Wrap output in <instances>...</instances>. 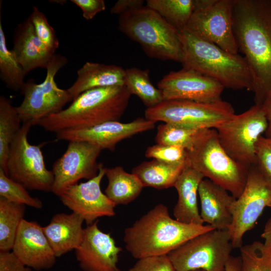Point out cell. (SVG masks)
<instances>
[{
  "instance_id": "1",
  "label": "cell",
  "mask_w": 271,
  "mask_h": 271,
  "mask_svg": "<svg viewBox=\"0 0 271 271\" xmlns=\"http://www.w3.org/2000/svg\"><path fill=\"white\" fill-rule=\"evenodd\" d=\"M233 29L252 78L255 104L271 92V0H233Z\"/></svg>"
},
{
  "instance_id": "2",
  "label": "cell",
  "mask_w": 271,
  "mask_h": 271,
  "mask_svg": "<svg viewBox=\"0 0 271 271\" xmlns=\"http://www.w3.org/2000/svg\"><path fill=\"white\" fill-rule=\"evenodd\" d=\"M208 224L182 223L172 218L168 207L158 204L124 231L126 249L135 258L168 255L182 244L214 229Z\"/></svg>"
},
{
  "instance_id": "3",
  "label": "cell",
  "mask_w": 271,
  "mask_h": 271,
  "mask_svg": "<svg viewBox=\"0 0 271 271\" xmlns=\"http://www.w3.org/2000/svg\"><path fill=\"white\" fill-rule=\"evenodd\" d=\"M132 94L126 86L95 88L80 94L66 108L39 120L45 130L57 132L82 129L109 121H119Z\"/></svg>"
},
{
  "instance_id": "4",
  "label": "cell",
  "mask_w": 271,
  "mask_h": 271,
  "mask_svg": "<svg viewBox=\"0 0 271 271\" xmlns=\"http://www.w3.org/2000/svg\"><path fill=\"white\" fill-rule=\"evenodd\" d=\"M179 33L183 68L198 72L218 81L224 88L252 91V75L244 57L224 51L185 29Z\"/></svg>"
},
{
  "instance_id": "5",
  "label": "cell",
  "mask_w": 271,
  "mask_h": 271,
  "mask_svg": "<svg viewBox=\"0 0 271 271\" xmlns=\"http://www.w3.org/2000/svg\"><path fill=\"white\" fill-rule=\"evenodd\" d=\"M118 28L138 42L150 57L181 63L183 48L179 31L153 10L143 6L120 15Z\"/></svg>"
},
{
  "instance_id": "6",
  "label": "cell",
  "mask_w": 271,
  "mask_h": 271,
  "mask_svg": "<svg viewBox=\"0 0 271 271\" xmlns=\"http://www.w3.org/2000/svg\"><path fill=\"white\" fill-rule=\"evenodd\" d=\"M187 164L236 199L244 188L248 169L234 161L221 145L214 128L201 129L187 150Z\"/></svg>"
},
{
  "instance_id": "7",
  "label": "cell",
  "mask_w": 271,
  "mask_h": 271,
  "mask_svg": "<svg viewBox=\"0 0 271 271\" xmlns=\"http://www.w3.org/2000/svg\"><path fill=\"white\" fill-rule=\"evenodd\" d=\"M235 114L233 106L221 100L200 102L185 100H164L147 108L145 118L193 129H216Z\"/></svg>"
},
{
  "instance_id": "8",
  "label": "cell",
  "mask_w": 271,
  "mask_h": 271,
  "mask_svg": "<svg viewBox=\"0 0 271 271\" xmlns=\"http://www.w3.org/2000/svg\"><path fill=\"white\" fill-rule=\"evenodd\" d=\"M232 249L228 230L214 229L190 239L168 255L176 271H225Z\"/></svg>"
},
{
  "instance_id": "9",
  "label": "cell",
  "mask_w": 271,
  "mask_h": 271,
  "mask_svg": "<svg viewBox=\"0 0 271 271\" xmlns=\"http://www.w3.org/2000/svg\"><path fill=\"white\" fill-rule=\"evenodd\" d=\"M68 62L66 57L55 54L46 68V76L40 83L32 80L25 82L21 92L24 96L17 107L22 123L37 125L39 120L61 111L72 96L67 90L59 88L55 80L57 72Z\"/></svg>"
},
{
  "instance_id": "10",
  "label": "cell",
  "mask_w": 271,
  "mask_h": 271,
  "mask_svg": "<svg viewBox=\"0 0 271 271\" xmlns=\"http://www.w3.org/2000/svg\"><path fill=\"white\" fill-rule=\"evenodd\" d=\"M267 126L261 105L254 104L244 112L235 114L215 129L226 153L236 162L249 169L256 164L255 144Z\"/></svg>"
},
{
  "instance_id": "11",
  "label": "cell",
  "mask_w": 271,
  "mask_h": 271,
  "mask_svg": "<svg viewBox=\"0 0 271 271\" xmlns=\"http://www.w3.org/2000/svg\"><path fill=\"white\" fill-rule=\"evenodd\" d=\"M22 124L10 147L7 175L27 189L52 192L54 175L46 167L41 150L45 143L31 145L28 134L32 125Z\"/></svg>"
},
{
  "instance_id": "12",
  "label": "cell",
  "mask_w": 271,
  "mask_h": 271,
  "mask_svg": "<svg viewBox=\"0 0 271 271\" xmlns=\"http://www.w3.org/2000/svg\"><path fill=\"white\" fill-rule=\"evenodd\" d=\"M233 0H194V10L184 29L224 51L238 54L233 29Z\"/></svg>"
},
{
  "instance_id": "13",
  "label": "cell",
  "mask_w": 271,
  "mask_h": 271,
  "mask_svg": "<svg viewBox=\"0 0 271 271\" xmlns=\"http://www.w3.org/2000/svg\"><path fill=\"white\" fill-rule=\"evenodd\" d=\"M266 207H271V181L254 165L248 169L243 191L233 204L228 230L233 249L242 246L244 234L253 228Z\"/></svg>"
},
{
  "instance_id": "14",
  "label": "cell",
  "mask_w": 271,
  "mask_h": 271,
  "mask_svg": "<svg viewBox=\"0 0 271 271\" xmlns=\"http://www.w3.org/2000/svg\"><path fill=\"white\" fill-rule=\"evenodd\" d=\"M69 142L65 153L52 166V192L59 197L79 180H89L96 177L101 164L97 162L102 151L100 148L85 142Z\"/></svg>"
},
{
  "instance_id": "15",
  "label": "cell",
  "mask_w": 271,
  "mask_h": 271,
  "mask_svg": "<svg viewBox=\"0 0 271 271\" xmlns=\"http://www.w3.org/2000/svg\"><path fill=\"white\" fill-rule=\"evenodd\" d=\"M164 100H185L200 102L220 101L225 88L218 81L196 71L183 68L171 71L158 83Z\"/></svg>"
},
{
  "instance_id": "16",
  "label": "cell",
  "mask_w": 271,
  "mask_h": 271,
  "mask_svg": "<svg viewBox=\"0 0 271 271\" xmlns=\"http://www.w3.org/2000/svg\"><path fill=\"white\" fill-rule=\"evenodd\" d=\"M105 173V168L101 163L96 177L70 186L59 196L63 204L80 215L87 225L92 224L99 217L115 214V204L101 190L100 184Z\"/></svg>"
},
{
  "instance_id": "17",
  "label": "cell",
  "mask_w": 271,
  "mask_h": 271,
  "mask_svg": "<svg viewBox=\"0 0 271 271\" xmlns=\"http://www.w3.org/2000/svg\"><path fill=\"white\" fill-rule=\"evenodd\" d=\"M156 123L146 118L140 117L129 122L109 121L88 128L64 129L56 134L59 140L85 142L102 150L113 152L119 142L153 129Z\"/></svg>"
},
{
  "instance_id": "18",
  "label": "cell",
  "mask_w": 271,
  "mask_h": 271,
  "mask_svg": "<svg viewBox=\"0 0 271 271\" xmlns=\"http://www.w3.org/2000/svg\"><path fill=\"white\" fill-rule=\"evenodd\" d=\"M97 223L84 228L83 240L75 249L79 265L84 271H120L117 262L122 248L110 233L99 228Z\"/></svg>"
},
{
  "instance_id": "19",
  "label": "cell",
  "mask_w": 271,
  "mask_h": 271,
  "mask_svg": "<svg viewBox=\"0 0 271 271\" xmlns=\"http://www.w3.org/2000/svg\"><path fill=\"white\" fill-rule=\"evenodd\" d=\"M12 251L26 265L36 270L50 269L56 262L43 227L35 221L22 220Z\"/></svg>"
},
{
  "instance_id": "20",
  "label": "cell",
  "mask_w": 271,
  "mask_h": 271,
  "mask_svg": "<svg viewBox=\"0 0 271 271\" xmlns=\"http://www.w3.org/2000/svg\"><path fill=\"white\" fill-rule=\"evenodd\" d=\"M198 196L204 223L216 229L228 230L232 222V206L236 198L207 178L199 185Z\"/></svg>"
},
{
  "instance_id": "21",
  "label": "cell",
  "mask_w": 271,
  "mask_h": 271,
  "mask_svg": "<svg viewBox=\"0 0 271 271\" xmlns=\"http://www.w3.org/2000/svg\"><path fill=\"white\" fill-rule=\"evenodd\" d=\"M12 51L26 74L38 68H47L54 55L37 36L30 17L17 26Z\"/></svg>"
},
{
  "instance_id": "22",
  "label": "cell",
  "mask_w": 271,
  "mask_h": 271,
  "mask_svg": "<svg viewBox=\"0 0 271 271\" xmlns=\"http://www.w3.org/2000/svg\"><path fill=\"white\" fill-rule=\"evenodd\" d=\"M83 219L72 212L54 215L50 223L43 227L44 232L56 257L76 249L84 237Z\"/></svg>"
},
{
  "instance_id": "23",
  "label": "cell",
  "mask_w": 271,
  "mask_h": 271,
  "mask_svg": "<svg viewBox=\"0 0 271 271\" xmlns=\"http://www.w3.org/2000/svg\"><path fill=\"white\" fill-rule=\"evenodd\" d=\"M203 175L187 164L176 181L178 199L173 209L175 219L182 223L204 225L198 206L199 186Z\"/></svg>"
},
{
  "instance_id": "24",
  "label": "cell",
  "mask_w": 271,
  "mask_h": 271,
  "mask_svg": "<svg viewBox=\"0 0 271 271\" xmlns=\"http://www.w3.org/2000/svg\"><path fill=\"white\" fill-rule=\"evenodd\" d=\"M77 74L76 80L67 89L73 100L87 90L125 85V69L115 65L87 62Z\"/></svg>"
},
{
  "instance_id": "25",
  "label": "cell",
  "mask_w": 271,
  "mask_h": 271,
  "mask_svg": "<svg viewBox=\"0 0 271 271\" xmlns=\"http://www.w3.org/2000/svg\"><path fill=\"white\" fill-rule=\"evenodd\" d=\"M108 184L104 193L116 205H126L135 200L144 188L134 174L126 172L121 166L105 168Z\"/></svg>"
},
{
  "instance_id": "26",
  "label": "cell",
  "mask_w": 271,
  "mask_h": 271,
  "mask_svg": "<svg viewBox=\"0 0 271 271\" xmlns=\"http://www.w3.org/2000/svg\"><path fill=\"white\" fill-rule=\"evenodd\" d=\"M186 165L187 163L172 164L153 159L134 167L131 173L139 178L144 187L164 189L174 186Z\"/></svg>"
},
{
  "instance_id": "27",
  "label": "cell",
  "mask_w": 271,
  "mask_h": 271,
  "mask_svg": "<svg viewBox=\"0 0 271 271\" xmlns=\"http://www.w3.org/2000/svg\"><path fill=\"white\" fill-rule=\"evenodd\" d=\"M22 121L11 99L0 97V168L7 174L10 145L20 130Z\"/></svg>"
},
{
  "instance_id": "28",
  "label": "cell",
  "mask_w": 271,
  "mask_h": 271,
  "mask_svg": "<svg viewBox=\"0 0 271 271\" xmlns=\"http://www.w3.org/2000/svg\"><path fill=\"white\" fill-rule=\"evenodd\" d=\"M25 212V205L0 197V251H12Z\"/></svg>"
},
{
  "instance_id": "29",
  "label": "cell",
  "mask_w": 271,
  "mask_h": 271,
  "mask_svg": "<svg viewBox=\"0 0 271 271\" xmlns=\"http://www.w3.org/2000/svg\"><path fill=\"white\" fill-rule=\"evenodd\" d=\"M125 85L131 94H135L147 108L154 107L164 101L162 93L151 82L149 69L131 67L125 69Z\"/></svg>"
},
{
  "instance_id": "30",
  "label": "cell",
  "mask_w": 271,
  "mask_h": 271,
  "mask_svg": "<svg viewBox=\"0 0 271 271\" xmlns=\"http://www.w3.org/2000/svg\"><path fill=\"white\" fill-rule=\"evenodd\" d=\"M146 3L178 31L185 28L194 10V0H148Z\"/></svg>"
},
{
  "instance_id": "31",
  "label": "cell",
  "mask_w": 271,
  "mask_h": 271,
  "mask_svg": "<svg viewBox=\"0 0 271 271\" xmlns=\"http://www.w3.org/2000/svg\"><path fill=\"white\" fill-rule=\"evenodd\" d=\"M27 74L12 50L7 45L6 38L0 21V78L9 89L21 91Z\"/></svg>"
},
{
  "instance_id": "32",
  "label": "cell",
  "mask_w": 271,
  "mask_h": 271,
  "mask_svg": "<svg viewBox=\"0 0 271 271\" xmlns=\"http://www.w3.org/2000/svg\"><path fill=\"white\" fill-rule=\"evenodd\" d=\"M241 271H271V248L255 241L240 248Z\"/></svg>"
},
{
  "instance_id": "33",
  "label": "cell",
  "mask_w": 271,
  "mask_h": 271,
  "mask_svg": "<svg viewBox=\"0 0 271 271\" xmlns=\"http://www.w3.org/2000/svg\"><path fill=\"white\" fill-rule=\"evenodd\" d=\"M200 129L164 123L157 127L155 141L157 144L179 146L189 150Z\"/></svg>"
},
{
  "instance_id": "34",
  "label": "cell",
  "mask_w": 271,
  "mask_h": 271,
  "mask_svg": "<svg viewBox=\"0 0 271 271\" xmlns=\"http://www.w3.org/2000/svg\"><path fill=\"white\" fill-rule=\"evenodd\" d=\"M0 197L17 204L41 209L43 203L37 197L31 196L22 184L14 181L0 168Z\"/></svg>"
},
{
  "instance_id": "35",
  "label": "cell",
  "mask_w": 271,
  "mask_h": 271,
  "mask_svg": "<svg viewBox=\"0 0 271 271\" xmlns=\"http://www.w3.org/2000/svg\"><path fill=\"white\" fill-rule=\"evenodd\" d=\"M29 17L37 36L49 52L55 54L59 46V41L55 30L49 24L44 14L34 7Z\"/></svg>"
},
{
  "instance_id": "36",
  "label": "cell",
  "mask_w": 271,
  "mask_h": 271,
  "mask_svg": "<svg viewBox=\"0 0 271 271\" xmlns=\"http://www.w3.org/2000/svg\"><path fill=\"white\" fill-rule=\"evenodd\" d=\"M145 156L167 163L184 164L187 163L188 153L181 147L157 144L147 148Z\"/></svg>"
},
{
  "instance_id": "37",
  "label": "cell",
  "mask_w": 271,
  "mask_h": 271,
  "mask_svg": "<svg viewBox=\"0 0 271 271\" xmlns=\"http://www.w3.org/2000/svg\"><path fill=\"white\" fill-rule=\"evenodd\" d=\"M127 271H176L168 255L138 259Z\"/></svg>"
},
{
  "instance_id": "38",
  "label": "cell",
  "mask_w": 271,
  "mask_h": 271,
  "mask_svg": "<svg viewBox=\"0 0 271 271\" xmlns=\"http://www.w3.org/2000/svg\"><path fill=\"white\" fill-rule=\"evenodd\" d=\"M256 165L271 181V138L261 136L255 147Z\"/></svg>"
},
{
  "instance_id": "39",
  "label": "cell",
  "mask_w": 271,
  "mask_h": 271,
  "mask_svg": "<svg viewBox=\"0 0 271 271\" xmlns=\"http://www.w3.org/2000/svg\"><path fill=\"white\" fill-rule=\"evenodd\" d=\"M12 251H0V271H32Z\"/></svg>"
},
{
  "instance_id": "40",
  "label": "cell",
  "mask_w": 271,
  "mask_h": 271,
  "mask_svg": "<svg viewBox=\"0 0 271 271\" xmlns=\"http://www.w3.org/2000/svg\"><path fill=\"white\" fill-rule=\"evenodd\" d=\"M71 2L81 9L82 16L86 20H92L106 8L103 0H71Z\"/></svg>"
},
{
  "instance_id": "41",
  "label": "cell",
  "mask_w": 271,
  "mask_h": 271,
  "mask_svg": "<svg viewBox=\"0 0 271 271\" xmlns=\"http://www.w3.org/2000/svg\"><path fill=\"white\" fill-rule=\"evenodd\" d=\"M143 0H118L110 9L112 14L119 16L127 12L143 6Z\"/></svg>"
},
{
  "instance_id": "42",
  "label": "cell",
  "mask_w": 271,
  "mask_h": 271,
  "mask_svg": "<svg viewBox=\"0 0 271 271\" xmlns=\"http://www.w3.org/2000/svg\"><path fill=\"white\" fill-rule=\"evenodd\" d=\"M261 106L267 122V128L264 132L265 137L271 138V92L268 94Z\"/></svg>"
},
{
  "instance_id": "43",
  "label": "cell",
  "mask_w": 271,
  "mask_h": 271,
  "mask_svg": "<svg viewBox=\"0 0 271 271\" xmlns=\"http://www.w3.org/2000/svg\"><path fill=\"white\" fill-rule=\"evenodd\" d=\"M241 261L240 256H231L225 266V271H241Z\"/></svg>"
},
{
  "instance_id": "44",
  "label": "cell",
  "mask_w": 271,
  "mask_h": 271,
  "mask_svg": "<svg viewBox=\"0 0 271 271\" xmlns=\"http://www.w3.org/2000/svg\"><path fill=\"white\" fill-rule=\"evenodd\" d=\"M261 237L264 239V244L271 248V217L266 222Z\"/></svg>"
},
{
  "instance_id": "45",
  "label": "cell",
  "mask_w": 271,
  "mask_h": 271,
  "mask_svg": "<svg viewBox=\"0 0 271 271\" xmlns=\"http://www.w3.org/2000/svg\"><path fill=\"white\" fill-rule=\"evenodd\" d=\"M189 271H205V270H203V269H195V270H189Z\"/></svg>"
},
{
  "instance_id": "46",
  "label": "cell",
  "mask_w": 271,
  "mask_h": 271,
  "mask_svg": "<svg viewBox=\"0 0 271 271\" xmlns=\"http://www.w3.org/2000/svg\"></svg>"
}]
</instances>
